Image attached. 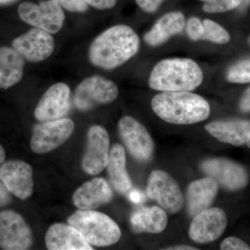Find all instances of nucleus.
I'll return each instance as SVG.
<instances>
[{
    "instance_id": "obj_22",
    "label": "nucleus",
    "mask_w": 250,
    "mask_h": 250,
    "mask_svg": "<svg viewBox=\"0 0 250 250\" xmlns=\"http://www.w3.org/2000/svg\"><path fill=\"white\" fill-rule=\"evenodd\" d=\"M130 223L134 232L159 233L167 227V216L161 207H143L133 212Z\"/></svg>"
},
{
    "instance_id": "obj_13",
    "label": "nucleus",
    "mask_w": 250,
    "mask_h": 250,
    "mask_svg": "<svg viewBox=\"0 0 250 250\" xmlns=\"http://www.w3.org/2000/svg\"><path fill=\"white\" fill-rule=\"evenodd\" d=\"M12 47L24 60L36 63L43 62L52 55L55 42L52 34L34 27L16 38L13 41Z\"/></svg>"
},
{
    "instance_id": "obj_3",
    "label": "nucleus",
    "mask_w": 250,
    "mask_h": 250,
    "mask_svg": "<svg viewBox=\"0 0 250 250\" xmlns=\"http://www.w3.org/2000/svg\"><path fill=\"white\" fill-rule=\"evenodd\" d=\"M204 74L198 63L188 58L166 59L153 67L149 88L161 92H191L202 84Z\"/></svg>"
},
{
    "instance_id": "obj_2",
    "label": "nucleus",
    "mask_w": 250,
    "mask_h": 250,
    "mask_svg": "<svg viewBox=\"0 0 250 250\" xmlns=\"http://www.w3.org/2000/svg\"><path fill=\"white\" fill-rule=\"evenodd\" d=\"M151 106L158 117L173 125L196 124L209 116V104L190 92H161L152 98Z\"/></svg>"
},
{
    "instance_id": "obj_31",
    "label": "nucleus",
    "mask_w": 250,
    "mask_h": 250,
    "mask_svg": "<svg viewBox=\"0 0 250 250\" xmlns=\"http://www.w3.org/2000/svg\"><path fill=\"white\" fill-rule=\"evenodd\" d=\"M166 0H136V4L145 12L153 14L160 7Z\"/></svg>"
},
{
    "instance_id": "obj_40",
    "label": "nucleus",
    "mask_w": 250,
    "mask_h": 250,
    "mask_svg": "<svg viewBox=\"0 0 250 250\" xmlns=\"http://www.w3.org/2000/svg\"><path fill=\"white\" fill-rule=\"evenodd\" d=\"M247 145H248V147L250 148V132L249 135H248V140H247Z\"/></svg>"
},
{
    "instance_id": "obj_17",
    "label": "nucleus",
    "mask_w": 250,
    "mask_h": 250,
    "mask_svg": "<svg viewBox=\"0 0 250 250\" xmlns=\"http://www.w3.org/2000/svg\"><path fill=\"white\" fill-rule=\"evenodd\" d=\"M113 194L108 182L103 178H95L85 182L75 190L72 202L80 210H94L109 203Z\"/></svg>"
},
{
    "instance_id": "obj_10",
    "label": "nucleus",
    "mask_w": 250,
    "mask_h": 250,
    "mask_svg": "<svg viewBox=\"0 0 250 250\" xmlns=\"http://www.w3.org/2000/svg\"><path fill=\"white\" fill-rule=\"evenodd\" d=\"M30 227L22 215L12 210L0 212V248L4 250H27L33 244Z\"/></svg>"
},
{
    "instance_id": "obj_12",
    "label": "nucleus",
    "mask_w": 250,
    "mask_h": 250,
    "mask_svg": "<svg viewBox=\"0 0 250 250\" xmlns=\"http://www.w3.org/2000/svg\"><path fill=\"white\" fill-rule=\"evenodd\" d=\"M70 87L65 83L51 85L41 97L34 110V117L40 123L57 121L66 116L70 107Z\"/></svg>"
},
{
    "instance_id": "obj_30",
    "label": "nucleus",
    "mask_w": 250,
    "mask_h": 250,
    "mask_svg": "<svg viewBox=\"0 0 250 250\" xmlns=\"http://www.w3.org/2000/svg\"><path fill=\"white\" fill-rule=\"evenodd\" d=\"M220 249L223 250H250V246L240 238L236 237H229L225 238L221 245Z\"/></svg>"
},
{
    "instance_id": "obj_4",
    "label": "nucleus",
    "mask_w": 250,
    "mask_h": 250,
    "mask_svg": "<svg viewBox=\"0 0 250 250\" xmlns=\"http://www.w3.org/2000/svg\"><path fill=\"white\" fill-rule=\"evenodd\" d=\"M67 221L77 229L91 246H113L121 238V229L118 224L101 212L79 209L70 215Z\"/></svg>"
},
{
    "instance_id": "obj_6",
    "label": "nucleus",
    "mask_w": 250,
    "mask_h": 250,
    "mask_svg": "<svg viewBox=\"0 0 250 250\" xmlns=\"http://www.w3.org/2000/svg\"><path fill=\"white\" fill-rule=\"evenodd\" d=\"M119 90L113 81L94 75L81 82L75 90L73 103L81 111H86L97 105L107 104L118 98Z\"/></svg>"
},
{
    "instance_id": "obj_20",
    "label": "nucleus",
    "mask_w": 250,
    "mask_h": 250,
    "mask_svg": "<svg viewBox=\"0 0 250 250\" xmlns=\"http://www.w3.org/2000/svg\"><path fill=\"white\" fill-rule=\"evenodd\" d=\"M219 184L210 177L197 179L187 189V210L190 216H195L209 208L218 195Z\"/></svg>"
},
{
    "instance_id": "obj_16",
    "label": "nucleus",
    "mask_w": 250,
    "mask_h": 250,
    "mask_svg": "<svg viewBox=\"0 0 250 250\" xmlns=\"http://www.w3.org/2000/svg\"><path fill=\"white\" fill-rule=\"evenodd\" d=\"M201 169L208 177L214 179L221 187L231 191L241 190L248 183L246 169L228 159H208L202 163Z\"/></svg>"
},
{
    "instance_id": "obj_37",
    "label": "nucleus",
    "mask_w": 250,
    "mask_h": 250,
    "mask_svg": "<svg viewBox=\"0 0 250 250\" xmlns=\"http://www.w3.org/2000/svg\"><path fill=\"white\" fill-rule=\"evenodd\" d=\"M6 159V154H5V150L4 147L0 144V165L3 164Z\"/></svg>"
},
{
    "instance_id": "obj_24",
    "label": "nucleus",
    "mask_w": 250,
    "mask_h": 250,
    "mask_svg": "<svg viewBox=\"0 0 250 250\" xmlns=\"http://www.w3.org/2000/svg\"><path fill=\"white\" fill-rule=\"evenodd\" d=\"M106 169L112 185L117 191L127 193L132 184L126 171V153L121 145H113L110 149Z\"/></svg>"
},
{
    "instance_id": "obj_14",
    "label": "nucleus",
    "mask_w": 250,
    "mask_h": 250,
    "mask_svg": "<svg viewBox=\"0 0 250 250\" xmlns=\"http://www.w3.org/2000/svg\"><path fill=\"white\" fill-rule=\"evenodd\" d=\"M227 225L228 218L223 209L208 208L194 216L189 228V237L197 243H212L223 235Z\"/></svg>"
},
{
    "instance_id": "obj_7",
    "label": "nucleus",
    "mask_w": 250,
    "mask_h": 250,
    "mask_svg": "<svg viewBox=\"0 0 250 250\" xmlns=\"http://www.w3.org/2000/svg\"><path fill=\"white\" fill-rule=\"evenodd\" d=\"M75 123L70 118H62L34 125L31 139V149L36 154H47L57 149L70 139Z\"/></svg>"
},
{
    "instance_id": "obj_15",
    "label": "nucleus",
    "mask_w": 250,
    "mask_h": 250,
    "mask_svg": "<svg viewBox=\"0 0 250 250\" xmlns=\"http://www.w3.org/2000/svg\"><path fill=\"white\" fill-rule=\"evenodd\" d=\"M0 179L11 195L26 200L34 192L32 167L20 160H10L0 165Z\"/></svg>"
},
{
    "instance_id": "obj_1",
    "label": "nucleus",
    "mask_w": 250,
    "mask_h": 250,
    "mask_svg": "<svg viewBox=\"0 0 250 250\" xmlns=\"http://www.w3.org/2000/svg\"><path fill=\"white\" fill-rule=\"evenodd\" d=\"M139 35L129 26L117 24L97 36L89 46L88 58L94 66L105 70L124 65L139 52Z\"/></svg>"
},
{
    "instance_id": "obj_26",
    "label": "nucleus",
    "mask_w": 250,
    "mask_h": 250,
    "mask_svg": "<svg viewBox=\"0 0 250 250\" xmlns=\"http://www.w3.org/2000/svg\"><path fill=\"white\" fill-rule=\"evenodd\" d=\"M226 79L231 83H250V61L238 62L230 67Z\"/></svg>"
},
{
    "instance_id": "obj_33",
    "label": "nucleus",
    "mask_w": 250,
    "mask_h": 250,
    "mask_svg": "<svg viewBox=\"0 0 250 250\" xmlns=\"http://www.w3.org/2000/svg\"><path fill=\"white\" fill-rule=\"evenodd\" d=\"M12 202V195L0 179V207H6Z\"/></svg>"
},
{
    "instance_id": "obj_29",
    "label": "nucleus",
    "mask_w": 250,
    "mask_h": 250,
    "mask_svg": "<svg viewBox=\"0 0 250 250\" xmlns=\"http://www.w3.org/2000/svg\"><path fill=\"white\" fill-rule=\"evenodd\" d=\"M63 9L72 13H84L88 9L85 0H57Z\"/></svg>"
},
{
    "instance_id": "obj_19",
    "label": "nucleus",
    "mask_w": 250,
    "mask_h": 250,
    "mask_svg": "<svg viewBox=\"0 0 250 250\" xmlns=\"http://www.w3.org/2000/svg\"><path fill=\"white\" fill-rule=\"evenodd\" d=\"M186 26V18L181 11H172L161 16L152 27L144 34L143 39L147 45L159 47L172 36L180 34Z\"/></svg>"
},
{
    "instance_id": "obj_9",
    "label": "nucleus",
    "mask_w": 250,
    "mask_h": 250,
    "mask_svg": "<svg viewBox=\"0 0 250 250\" xmlns=\"http://www.w3.org/2000/svg\"><path fill=\"white\" fill-rule=\"evenodd\" d=\"M146 190L149 197L171 214L178 213L183 208L184 196L180 187L165 171H153L148 177Z\"/></svg>"
},
{
    "instance_id": "obj_41",
    "label": "nucleus",
    "mask_w": 250,
    "mask_h": 250,
    "mask_svg": "<svg viewBox=\"0 0 250 250\" xmlns=\"http://www.w3.org/2000/svg\"><path fill=\"white\" fill-rule=\"evenodd\" d=\"M249 43H250V39H249Z\"/></svg>"
},
{
    "instance_id": "obj_36",
    "label": "nucleus",
    "mask_w": 250,
    "mask_h": 250,
    "mask_svg": "<svg viewBox=\"0 0 250 250\" xmlns=\"http://www.w3.org/2000/svg\"><path fill=\"white\" fill-rule=\"evenodd\" d=\"M166 250H198L197 248H193V247L188 246H177L174 247H171V248H166Z\"/></svg>"
},
{
    "instance_id": "obj_23",
    "label": "nucleus",
    "mask_w": 250,
    "mask_h": 250,
    "mask_svg": "<svg viewBox=\"0 0 250 250\" xmlns=\"http://www.w3.org/2000/svg\"><path fill=\"white\" fill-rule=\"evenodd\" d=\"M25 60L17 51L9 47H0V89H8L17 84L23 77Z\"/></svg>"
},
{
    "instance_id": "obj_21",
    "label": "nucleus",
    "mask_w": 250,
    "mask_h": 250,
    "mask_svg": "<svg viewBox=\"0 0 250 250\" xmlns=\"http://www.w3.org/2000/svg\"><path fill=\"white\" fill-rule=\"evenodd\" d=\"M207 132L222 143L234 146H241L246 143L250 129V121H215L205 126Z\"/></svg>"
},
{
    "instance_id": "obj_32",
    "label": "nucleus",
    "mask_w": 250,
    "mask_h": 250,
    "mask_svg": "<svg viewBox=\"0 0 250 250\" xmlns=\"http://www.w3.org/2000/svg\"><path fill=\"white\" fill-rule=\"evenodd\" d=\"M92 7L98 10L111 9L116 6L118 0H85Z\"/></svg>"
},
{
    "instance_id": "obj_39",
    "label": "nucleus",
    "mask_w": 250,
    "mask_h": 250,
    "mask_svg": "<svg viewBox=\"0 0 250 250\" xmlns=\"http://www.w3.org/2000/svg\"><path fill=\"white\" fill-rule=\"evenodd\" d=\"M15 0H0V4H7L13 2Z\"/></svg>"
},
{
    "instance_id": "obj_25",
    "label": "nucleus",
    "mask_w": 250,
    "mask_h": 250,
    "mask_svg": "<svg viewBox=\"0 0 250 250\" xmlns=\"http://www.w3.org/2000/svg\"><path fill=\"white\" fill-rule=\"evenodd\" d=\"M205 34L202 40L216 44H226L229 42L230 35L228 31L212 20L205 19L203 22Z\"/></svg>"
},
{
    "instance_id": "obj_28",
    "label": "nucleus",
    "mask_w": 250,
    "mask_h": 250,
    "mask_svg": "<svg viewBox=\"0 0 250 250\" xmlns=\"http://www.w3.org/2000/svg\"><path fill=\"white\" fill-rule=\"evenodd\" d=\"M187 35L191 41L202 40L205 34L203 23L197 17H191L186 22Z\"/></svg>"
},
{
    "instance_id": "obj_18",
    "label": "nucleus",
    "mask_w": 250,
    "mask_h": 250,
    "mask_svg": "<svg viewBox=\"0 0 250 250\" xmlns=\"http://www.w3.org/2000/svg\"><path fill=\"white\" fill-rule=\"evenodd\" d=\"M49 250H93L82 233L71 225L56 223L49 227L45 237Z\"/></svg>"
},
{
    "instance_id": "obj_34",
    "label": "nucleus",
    "mask_w": 250,
    "mask_h": 250,
    "mask_svg": "<svg viewBox=\"0 0 250 250\" xmlns=\"http://www.w3.org/2000/svg\"><path fill=\"white\" fill-rule=\"evenodd\" d=\"M240 109L245 113L250 112V86L243 93L240 101Z\"/></svg>"
},
{
    "instance_id": "obj_11",
    "label": "nucleus",
    "mask_w": 250,
    "mask_h": 250,
    "mask_svg": "<svg viewBox=\"0 0 250 250\" xmlns=\"http://www.w3.org/2000/svg\"><path fill=\"white\" fill-rule=\"evenodd\" d=\"M86 142L82 167L85 173L97 175L107 166L110 152L109 135L103 126L93 125L88 129Z\"/></svg>"
},
{
    "instance_id": "obj_35",
    "label": "nucleus",
    "mask_w": 250,
    "mask_h": 250,
    "mask_svg": "<svg viewBox=\"0 0 250 250\" xmlns=\"http://www.w3.org/2000/svg\"><path fill=\"white\" fill-rule=\"evenodd\" d=\"M128 198L129 199L130 201L133 203L139 205V204H142L143 202L146 200V196L142 192L139 190H133L128 194Z\"/></svg>"
},
{
    "instance_id": "obj_5",
    "label": "nucleus",
    "mask_w": 250,
    "mask_h": 250,
    "mask_svg": "<svg viewBox=\"0 0 250 250\" xmlns=\"http://www.w3.org/2000/svg\"><path fill=\"white\" fill-rule=\"evenodd\" d=\"M18 16L23 22L51 34L58 33L63 26L65 15L57 0L41 1L39 4L24 1L20 4Z\"/></svg>"
},
{
    "instance_id": "obj_8",
    "label": "nucleus",
    "mask_w": 250,
    "mask_h": 250,
    "mask_svg": "<svg viewBox=\"0 0 250 250\" xmlns=\"http://www.w3.org/2000/svg\"><path fill=\"white\" fill-rule=\"evenodd\" d=\"M118 132L130 154L139 162L152 159L154 143L144 125L133 117H123L118 125Z\"/></svg>"
},
{
    "instance_id": "obj_38",
    "label": "nucleus",
    "mask_w": 250,
    "mask_h": 250,
    "mask_svg": "<svg viewBox=\"0 0 250 250\" xmlns=\"http://www.w3.org/2000/svg\"><path fill=\"white\" fill-rule=\"evenodd\" d=\"M250 6V0H243V2L240 7H241V10L246 9L247 8L249 7Z\"/></svg>"
},
{
    "instance_id": "obj_27",
    "label": "nucleus",
    "mask_w": 250,
    "mask_h": 250,
    "mask_svg": "<svg viewBox=\"0 0 250 250\" xmlns=\"http://www.w3.org/2000/svg\"><path fill=\"white\" fill-rule=\"evenodd\" d=\"M202 10L208 14H221L240 7L243 0H200Z\"/></svg>"
}]
</instances>
